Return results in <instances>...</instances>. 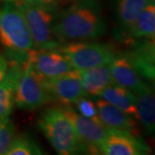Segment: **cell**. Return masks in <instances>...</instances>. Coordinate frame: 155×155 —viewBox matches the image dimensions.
<instances>
[{
	"mask_svg": "<svg viewBox=\"0 0 155 155\" xmlns=\"http://www.w3.org/2000/svg\"><path fill=\"white\" fill-rule=\"evenodd\" d=\"M15 104L24 110H33L43 106L53 98L47 91L45 78L27 63L15 90Z\"/></svg>",
	"mask_w": 155,
	"mask_h": 155,
	"instance_id": "8992f818",
	"label": "cell"
},
{
	"mask_svg": "<svg viewBox=\"0 0 155 155\" xmlns=\"http://www.w3.org/2000/svg\"><path fill=\"white\" fill-rule=\"evenodd\" d=\"M155 37V1L150 0L140 11L133 25L125 34L122 40L127 42L133 39H154Z\"/></svg>",
	"mask_w": 155,
	"mask_h": 155,
	"instance_id": "e0dca14e",
	"label": "cell"
},
{
	"mask_svg": "<svg viewBox=\"0 0 155 155\" xmlns=\"http://www.w3.org/2000/svg\"><path fill=\"white\" fill-rule=\"evenodd\" d=\"M32 1L48 7H52L57 2V0H32Z\"/></svg>",
	"mask_w": 155,
	"mask_h": 155,
	"instance_id": "cb8c5ba5",
	"label": "cell"
},
{
	"mask_svg": "<svg viewBox=\"0 0 155 155\" xmlns=\"http://www.w3.org/2000/svg\"><path fill=\"white\" fill-rule=\"evenodd\" d=\"M75 104L77 106V112L81 116L87 118H91L94 120H99L97 105L91 100L87 99L83 97Z\"/></svg>",
	"mask_w": 155,
	"mask_h": 155,
	"instance_id": "7402d4cb",
	"label": "cell"
},
{
	"mask_svg": "<svg viewBox=\"0 0 155 155\" xmlns=\"http://www.w3.org/2000/svg\"><path fill=\"white\" fill-rule=\"evenodd\" d=\"M127 49L122 54L139 74L153 81L155 76L154 39H133L127 41Z\"/></svg>",
	"mask_w": 155,
	"mask_h": 155,
	"instance_id": "30bf717a",
	"label": "cell"
},
{
	"mask_svg": "<svg viewBox=\"0 0 155 155\" xmlns=\"http://www.w3.org/2000/svg\"><path fill=\"white\" fill-rule=\"evenodd\" d=\"M0 1H1V0H0Z\"/></svg>",
	"mask_w": 155,
	"mask_h": 155,
	"instance_id": "4316f807",
	"label": "cell"
},
{
	"mask_svg": "<svg viewBox=\"0 0 155 155\" xmlns=\"http://www.w3.org/2000/svg\"><path fill=\"white\" fill-rule=\"evenodd\" d=\"M53 30L61 43L84 41L104 35L107 23L97 4L84 0L55 17Z\"/></svg>",
	"mask_w": 155,
	"mask_h": 155,
	"instance_id": "6da1fadb",
	"label": "cell"
},
{
	"mask_svg": "<svg viewBox=\"0 0 155 155\" xmlns=\"http://www.w3.org/2000/svg\"><path fill=\"white\" fill-rule=\"evenodd\" d=\"M22 13L33 39L34 48L38 49H57L61 43L53 30L55 16L51 7L32 0H22L16 4Z\"/></svg>",
	"mask_w": 155,
	"mask_h": 155,
	"instance_id": "277c9868",
	"label": "cell"
},
{
	"mask_svg": "<svg viewBox=\"0 0 155 155\" xmlns=\"http://www.w3.org/2000/svg\"><path fill=\"white\" fill-rule=\"evenodd\" d=\"M72 1H78V2H80V1H84V0H72Z\"/></svg>",
	"mask_w": 155,
	"mask_h": 155,
	"instance_id": "484cf974",
	"label": "cell"
},
{
	"mask_svg": "<svg viewBox=\"0 0 155 155\" xmlns=\"http://www.w3.org/2000/svg\"><path fill=\"white\" fill-rule=\"evenodd\" d=\"M99 97L138 120L135 97L129 90L113 84L104 89L99 94Z\"/></svg>",
	"mask_w": 155,
	"mask_h": 155,
	"instance_id": "ac0fdd59",
	"label": "cell"
},
{
	"mask_svg": "<svg viewBox=\"0 0 155 155\" xmlns=\"http://www.w3.org/2000/svg\"><path fill=\"white\" fill-rule=\"evenodd\" d=\"M38 126L58 154L72 155L80 152L76 130L62 108L46 110Z\"/></svg>",
	"mask_w": 155,
	"mask_h": 155,
	"instance_id": "3957f363",
	"label": "cell"
},
{
	"mask_svg": "<svg viewBox=\"0 0 155 155\" xmlns=\"http://www.w3.org/2000/svg\"><path fill=\"white\" fill-rule=\"evenodd\" d=\"M45 85L53 99L66 106L76 104L81 97H85L79 71L76 69L58 77L45 78Z\"/></svg>",
	"mask_w": 155,
	"mask_h": 155,
	"instance_id": "9c48e42d",
	"label": "cell"
},
{
	"mask_svg": "<svg viewBox=\"0 0 155 155\" xmlns=\"http://www.w3.org/2000/svg\"><path fill=\"white\" fill-rule=\"evenodd\" d=\"M136 102L138 120L146 129L147 134L152 135L155 130V98L153 91L147 84L134 92Z\"/></svg>",
	"mask_w": 155,
	"mask_h": 155,
	"instance_id": "2e32d148",
	"label": "cell"
},
{
	"mask_svg": "<svg viewBox=\"0 0 155 155\" xmlns=\"http://www.w3.org/2000/svg\"><path fill=\"white\" fill-rule=\"evenodd\" d=\"M110 69L114 84L129 90L133 93L146 84L124 55H116L110 63Z\"/></svg>",
	"mask_w": 155,
	"mask_h": 155,
	"instance_id": "5bb4252c",
	"label": "cell"
},
{
	"mask_svg": "<svg viewBox=\"0 0 155 155\" xmlns=\"http://www.w3.org/2000/svg\"><path fill=\"white\" fill-rule=\"evenodd\" d=\"M8 61L5 57L0 54V82L4 79L8 69Z\"/></svg>",
	"mask_w": 155,
	"mask_h": 155,
	"instance_id": "603a6c76",
	"label": "cell"
},
{
	"mask_svg": "<svg viewBox=\"0 0 155 155\" xmlns=\"http://www.w3.org/2000/svg\"><path fill=\"white\" fill-rule=\"evenodd\" d=\"M16 137L17 131L14 123L8 117L0 119V155L6 154Z\"/></svg>",
	"mask_w": 155,
	"mask_h": 155,
	"instance_id": "44dd1931",
	"label": "cell"
},
{
	"mask_svg": "<svg viewBox=\"0 0 155 155\" xmlns=\"http://www.w3.org/2000/svg\"><path fill=\"white\" fill-rule=\"evenodd\" d=\"M100 151L105 155H143L150 149L140 137L109 129Z\"/></svg>",
	"mask_w": 155,
	"mask_h": 155,
	"instance_id": "8fae6325",
	"label": "cell"
},
{
	"mask_svg": "<svg viewBox=\"0 0 155 155\" xmlns=\"http://www.w3.org/2000/svg\"><path fill=\"white\" fill-rule=\"evenodd\" d=\"M57 49L67 57L72 67L78 71L110 64L116 56L110 44L84 41H70L66 45H61Z\"/></svg>",
	"mask_w": 155,
	"mask_h": 155,
	"instance_id": "5b68a950",
	"label": "cell"
},
{
	"mask_svg": "<svg viewBox=\"0 0 155 155\" xmlns=\"http://www.w3.org/2000/svg\"><path fill=\"white\" fill-rule=\"evenodd\" d=\"M62 109L72 121L76 130L80 145V152L100 154L101 146L108 134L109 129L99 120L81 116L70 105Z\"/></svg>",
	"mask_w": 155,
	"mask_h": 155,
	"instance_id": "52a82bcc",
	"label": "cell"
},
{
	"mask_svg": "<svg viewBox=\"0 0 155 155\" xmlns=\"http://www.w3.org/2000/svg\"><path fill=\"white\" fill-rule=\"evenodd\" d=\"M43 154L37 143L28 136L16 137L6 155H40Z\"/></svg>",
	"mask_w": 155,
	"mask_h": 155,
	"instance_id": "ffe728a7",
	"label": "cell"
},
{
	"mask_svg": "<svg viewBox=\"0 0 155 155\" xmlns=\"http://www.w3.org/2000/svg\"><path fill=\"white\" fill-rule=\"evenodd\" d=\"M96 105L100 122L108 129L125 132L138 136L137 122L134 117L103 98L97 100Z\"/></svg>",
	"mask_w": 155,
	"mask_h": 155,
	"instance_id": "7c38bea8",
	"label": "cell"
},
{
	"mask_svg": "<svg viewBox=\"0 0 155 155\" xmlns=\"http://www.w3.org/2000/svg\"><path fill=\"white\" fill-rule=\"evenodd\" d=\"M150 0H117L116 15L120 26V34L123 39L125 34Z\"/></svg>",
	"mask_w": 155,
	"mask_h": 155,
	"instance_id": "d6986e66",
	"label": "cell"
},
{
	"mask_svg": "<svg viewBox=\"0 0 155 155\" xmlns=\"http://www.w3.org/2000/svg\"><path fill=\"white\" fill-rule=\"evenodd\" d=\"M85 96H99L108 86L114 84L110 64L79 71Z\"/></svg>",
	"mask_w": 155,
	"mask_h": 155,
	"instance_id": "9a60e30c",
	"label": "cell"
},
{
	"mask_svg": "<svg viewBox=\"0 0 155 155\" xmlns=\"http://www.w3.org/2000/svg\"><path fill=\"white\" fill-rule=\"evenodd\" d=\"M27 62L41 76L52 78L73 70L66 56L58 49L32 48L28 52Z\"/></svg>",
	"mask_w": 155,
	"mask_h": 155,
	"instance_id": "ba28073f",
	"label": "cell"
},
{
	"mask_svg": "<svg viewBox=\"0 0 155 155\" xmlns=\"http://www.w3.org/2000/svg\"><path fill=\"white\" fill-rule=\"evenodd\" d=\"M0 43L8 57L17 62L27 61L34 42L26 20L17 5L11 1L0 8Z\"/></svg>",
	"mask_w": 155,
	"mask_h": 155,
	"instance_id": "7a4b0ae2",
	"label": "cell"
},
{
	"mask_svg": "<svg viewBox=\"0 0 155 155\" xmlns=\"http://www.w3.org/2000/svg\"><path fill=\"white\" fill-rule=\"evenodd\" d=\"M5 1H11V2H13V3H15V4H18V3H20L22 0H5Z\"/></svg>",
	"mask_w": 155,
	"mask_h": 155,
	"instance_id": "d4e9b609",
	"label": "cell"
},
{
	"mask_svg": "<svg viewBox=\"0 0 155 155\" xmlns=\"http://www.w3.org/2000/svg\"><path fill=\"white\" fill-rule=\"evenodd\" d=\"M27 62L11 61L4 79L0 82V119L9 117L15 104V90Z\"/></svg>",
	"mask_w": 155,
	"mask_h": 155,
	"instance_id": "4fadbf2b",
	"label": "cell"
}]
</instances>
